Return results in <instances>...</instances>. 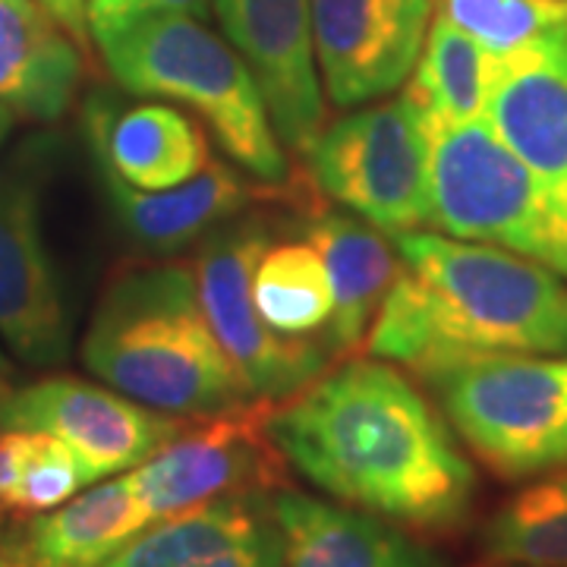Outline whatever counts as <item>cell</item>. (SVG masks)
<instances>
[{"label":"cell","instance_id":"obj_32","mask_svg":"<svg viewBox=\"0 0 567 567\" xmlns=\"http://www.w3.org/2000/svg\"><path fill=\"white\" fill-rule=\"evenodd\" d=\"M0 375H3V379H10V363H7L3 350H0Z\"/></svg>","mask_w":567,"mask_h":567},{"label":"cell","instance_id":"obj_13","mask_svg":"<svg viewBox=\"0 0 567 567\" xmlns=\"http://www.w3.org/2000/svg\"><path fill=\"white\" fill-rule=\"evenodd\" d=\"M227 41L249 63L284 148L306 155L324 130L309 0H215Z\"/></svg>","mask_w":567,"mask_h":567},{"label":"cell","instance_id":"obj_29","mask_svg":"<svg viewBox=\"0 0 567 567\" xmlns=\"http://www.w3.org/2000/svg\"><path fill=\"white\" fill-rule=\"evenodd\" d=\"M85 3L89 0H41V7L61 22L73 39L85 44L89 41V25H85Z\"/></svg>","mask_w":567,"mask_h":567},{"label":"cell","instance_id":"obj_6","mask_svg":"<svg viewBox=\"0 0 567 567\" xmlns=\"http://www.w3.org/2000/svg\"><path fill=\"white\" fill-rule=\"evenodd\" d=\"M447 423L505 480L567 466V353L480 360L432 379Z\"/></svg>","mask_w":567,"mask_h":567},{"label":"cell","instance_id":"obj_34","mask_svg":"<svg viewBox=\"0 0 567 567\" xmlns=\"http://www.w3.org/2000/svg\"><path fill=\"white\" fill-rule=\"evenodd\" d=\"M0 548H3V546H0Z\"/></svg>","mask_w":567,"mask_h":567},{"label":"cell","instance_id":"obj_10","mask_svg":"<svg viewBox=\"0 0 567 567\" xmlns=\"http://www.w3.org/2000/svg\"><path fill=\"white\" fill-rule=\"evenodd\" d=\"M271 401L203 416L162 447L152 461L130 470L148 520L227 498L268 495L284 486V454L268 435Z\"/></svg>","mask_w":567,"mask_h":567},{"label":"cell","instance_id":"obj_23","mask_svg":"<svg viewBox=\"0 0 567 567\" xmlns=\"http://www.w3.org/2000/svg\"><path fill=\"white\" fill-rule=\"evenodd\" d=\"M480 567H567V466L520 488L488 517Z\"/></svg>","mask_w":567,"mask_h":567},{"label":"cell","instance_id":"obj_26","mask_svg":"<svg viewBox=\"0 0 567 567\" xmlns=\"http://www.w3.org/2000/svg\"><path fill=\"white\" fill-rule=\"evenodd\" d=\"M92 483H99V480L92 476L89 466L82 464V457L73 447H66L51 435L29 432L13 514L35 517L44 511H54Z\"/></svg>","mask_w":567,"mask_h":567},{"label":"cell","instance_id":"obj_8","mask_svg":"<svg viewBox=\"0 0 567 567\" xmlns=\"http://www.w3.org/2000/svg\"><path fill=\"white\" fill-rule=\"evenodd\" d=\"M54 142L35 136L0 164V341L29 365L70 357L61 275L44 244V183Z\"/></svg>","mask_w":567,"mask_h":567},{"label":"cell","instance_id":"obj_27","mask_svg":"<svg viewBox=\"0 0 567 567\" xmlns=\"http://www.w3.org/2000/svg\"><path fill=\"white\" fill-rule=\"evenodd\" d=\"M208 13V0H89L85 25L89 39L102 41L123 29L155 17H199Z\"/></svg>","mask_w":567,"mask_h":567},{"label":"cell","instance_id":"obj_3","mask_svg":"<svg viewBox=\"0 0 567 567\" xmlns=\"http://www.w3.org/2000/svg\"><path fill=\"white\" fill-rule=\"evenodd\" d=\"M82 363L104 385L183 420L252 404L186 262L130 268L107 284L82 338Z\"/></svg>","mask_w":567,"mask_h":567},{"label":"cell","instance_id":"obj_22","mask_svg":"<svg viewBox=\"0 0 567 567\" xmlns=\"http://www.w3.org/2000/svg\"><path fill=\"white\" fill-rule=\"evenodd\" d=\"M498 54L466 35L461 25L435 13L423 54L406 80V95L420 104L425 121L466 123L486 117L488 92Z\"/></svg>","mask_w":567,"mask_h":567},{"label":"cell","instance_id":"obj_11","mask_svg":"<svg viewBox=\"0 0 567 567\" xmlns=\"http://www.w3.org/2000/svg\"><path fill=\"white\" fill-rule=\"evenodd\" d=\"M186 425L189 420L183 416L73 375H48L0 398V429L58 439L80 454L95 480L121 476L152 461Z\"/></svg>","mask_w":567,"mask_h":567},{"label":"cell","instance_id":"obj_17","mask_svg":"<svg viewBox=\"0 0 567 567\" xmlns=\"http://www.w3.org/2000/svg\"><path fill=\"white\" fill-rule=\"evenodd\" d=\"M102 183L126 237L148 252H174L205 240L212 230L237 221L256 199L281 193L265 183H249L246 171L215 158L196 177L171 189H136L107 174H102Z\"/></svg>","mask_w":567,"mask_h":567},{"label":"cell","instance_id":"obj_12","mask_svg":"<svg viewBox=\"0 0 567 567\" xmlns=\"http://www.w3.org/2000/svg\"><path fill=\"white\" fill-rule=\"evenodd\" d=\"M316 63L338 107L398 92L423 54L432 0H309Z\"/></svg>","mask_w":567,"mask_h":567},{"label":"cell","instance_id":"obj_4","mask_svg":"<svg viewBox=\"0 0 567 567\" xmlns=\"http://www.w3.org/2000/svg\"><path fill=\"white\" fill-rule=\"evenodd\" d=\"M95 44L123 92L189 107L240 171L275 189L290 186V164L249 63L199 17L142 20Z\"/></svg>","mask_w":567,"mask_h":567},{"label":"cell","instance_id":"obj_9","mask_svg":"<svg viewBox=\"0 0 567 567\" xmlns=\"http://www.w3.org/2000/svg\"><path fill=\"white\" fill-rule=\"evenodd\" d=\"M268 246V224L237 218L205 237L193 271L205 316L249 394L278 404L322 375L331 350L312 338H281L262 322L252 300V275Z\"/></svg>","mask_w":567,"mask_h":567},{"label":"cell","instance_id":"obj_1","mask_svg":"<svg viewBox=\"0 0 567 567\" xmlns=\"http://www.w3.org/2000/svg\"><path fill=\"white\" fill-rule=\"evenodd\" d=\"M268 435L309 486L410 533L464 527L476 473L442 413L382 360H347L271 404Z\"/></svg>","mask_w":567,"mask_h":567},{"label":"cell","instance_id":"obj_7","mask_svg":"<svg viewBox=\"0 0 567 567\" xmlns=\"http://www.w3.org/2000/svg\"><path fill=\"white\" fill-rule=\"evenodd\" d=\"M306 167L322 196L382 234L398 237L432 221L429 123L406 92L324 126Z\"/></svg>","mask_w":567,"mask_h":567},{"label":"cell","instance_id":"obj_30","mask_svg":"<svg viewBox=\"0 0 567 567\" xmlns=\"http://www.w3.org/2000/svg\"><path fill=\"white\" fill-rule=\"evenodd\" d=\"M17 121H20V117H17V114L7 107V104H0V145H3V142H7V136L13 133Z\"/></svg>","mask_w":567,"mask_h":567},{"label":"cell","instance_id":"obj_2","mask_svg":"<svg viewBox=\"0 0 567 567\" xmlns=\"http://www.w3.org/2000/svg\"><path fill=\"white\" fill-rule=\"evenodd\" d=\"M365 350L425 382L498 357L567 353V281L502 246L410 230Z\"/></svg>","mask_w":567,"mask_h":567},{"label":"cell","instance_id":"obj_31","mask_svg":"<svg viewBox=\"0 0 567 567\" xmlns=\"http://www.w3.org/2000/svg\"><path fill=\"white\" fill-rule=\"evenodd\" d=\"M0 567H25V565H22V558L13 551V548L3 546L0 548Z\"/></svg>","mask_w":567,"mask_h":567},{"label":"cell","instance_id":"obj_18","mask_svg":"<svg viewBox=\"0 0 567 567\" xmlns=\"http://www.w3.org/2000/svg\"><path fill=\"white\" fill-rule=\"evenodd\" d=\"M82 82V51L41 0H0V104L17 117L61 121Z\"/></svg>","mask_w":567,"mask_h":567},{"label":"cell","instance_id":"obj_20","mask_svg":"<svg viewBox=\"0 0 567 567\" xmlns=\"http://www.w3.org/2000/svg\"><path fill=\"white\" fill-rule=\"evenodd\" d=\"M275 514L284 533V567H442L401 527L338 502L281 488Z\"/></svg>","mask_w":567,"mask_h":567},{"label":"cell","instance_id":"obj_24","mask_svg":"<svg viewBox=\"0 0 567 567\" xmlns=\"http://www.w3.org/2000/svg\"><path fill=\"white\" fill-rule=\"evenodd\" d=\"M252 300L262 322L281 338H312L324 331L334 290L322 252L309 240L268 246L252 275Z\"/></svg>","mask_w":567,"mask_h":567},{"label":"cell","instance_id":"obj_21","mask_svg":"<svg viewBox=\"0 0 567 567\" xmlns=\"http://www.w3.org/2000/svg\"><path fill=\"white\" fill-rule=\"evenodd\" d=\"M152 527L130 473L99 480L54 511L35 514L13 551L25 567H104Z\"/></svg>","mask_w":567,"mask_h":567},{"label":"cell","instance_id":"obj_25","mask_svg":"<svg viewBox=\"0 0 567 567\" xmlns=\"http://www.w3.org/2000/svg\"><path fill=\"white\" fill-rule=\"evenodd\" d=\"M439 13L495 54L567 22V0H432Z\"/></svg>","mask_w":567,"mask_h":567},{"label":"cell","instance_id":"obj_19","mask_svg":"<svg viewBox=\"0 0 567 567\" xmlns=\"http://www.w3.org/2000/svg\"><path fill=\"white\" fill-rule=\"evenodd\" d=\"M306 240L322 252L334 290V309L322 341L331 357H347L365 344V334L401 271L398 246L388 244L379 227L341 212H312Z\"/></svg>","mask_w":567,"mask_h":567},{"label":"cell","instance_id":"obj_16","mask_svg":"<svg viewBox=\"0 0 567 567\" xmlns=\"http://www.w3.org/2000/svg\"><path fill=\"white\" fill-rule=\"evenodd\" d=\"M82 133L99 174L136 189H171L212 162L205 133L164 102L121 104L95 92L82 107Z\"/></svg>","mask_w":567,"mask_h":567},{"label":"cell","instance_id":"obj_14","mask_svg":"<svg viewBox=\"0 0 567 567\" xmlns=\"http://www.w3.org/2000/svg\"><path fill=\"white\" fill-rule=\"evenodd\" d=\"M486 121L567 221V22L498 54Z\"/></svg>","mask_w":567,"mask_h":567},{"label":"cell","instance_id":"obj_33","mask_svg":"<svg viewBox=\"0 0 567 567\" xmlns=\"http://www.w3.org/2000/svg\"><path fill=\"white\" fill-rule=\"evenodd\" d=\"M3 394H7V379L0 375V398H3Z\"/></svg>","mask_w":567,"mask_h":567},{"label":"cell","instance_id":"obj_15","mask_svg":"<svg viewBox=\"0 0 567 567\" xmlns=\"http://www.w3.org/2000/svg\"><path fill=\"white\" fill-rule=\"evenodd\" d=\"M104 567H284L268 495H227L145 527Z\"/></svg>","mask_w":567,"mask_h":567},{"label":"cell","instance_id":"obj_5","mask_svg":"<svg viewBox=\"0 0 567 567\" xmlns=\"http://www.w3.org/2000/svg\"><path fill=\"white\" fill-rule=\"evenodd\" d=\"M429 123L432 227L546 265L567 281V221L486 117Z\"/></svg>","mask_w":567,"mask_h":567},{"label":"cell","instance_id":"obj_28","mask_svg":"<svg viewBox=\"0 0 567 567\" xmlns=\"http://www.w3.org/2000/svg\"><path fill=\"white\" fill-rule=\"evenodd\" d=\"M25 447H29V432L0 429V514L17 511V488H20Z\"/></svg>","mask_w":567,"mask_h":567}]
</instances>
